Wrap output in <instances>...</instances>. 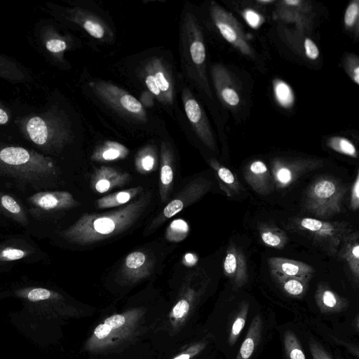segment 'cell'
I'll list each match as a JSON object with an SVG mask.
<instances>
[{
	"label": "cell",
	"mask_w": 359,
	"mask_h": 359,
	"mask_svg": "<svg viewBox=\"0 0 359 359\" xmlns=\"http://www.w3.org/2000/svg\"><path fill=\"white\" fill-rule=\"evenodd\" d=\"M58 174L55 161L37 151L16 146H0V175L36 189L48 187Z\"/></svg>",
	"instance_id": "cell-1"
},
{
	"label": "cell",
	"mask_w": 359,
	"mask_h": 359,
	"mask_svg": "<svg viewBox=\"0 0 359 359\" xmlns=\"http://www.w3.org/2000/svg\"><path fill=\"white\" fill-rule=\"evenodd\" d=\"M146 203V199L141 198L116 211L104 215H83L61 235L68 241L80 245L105 239L131 225L143 210Z\"/></svg>",
	"instance_id": "cell-2"
},
{
	"label": "cell",
	"mask_w": 359,
	"mask_h": 359,
	"mask_svg": "<svg viewBox=\"0 0 359 359\" xmlns=\"http://www.w3.org/2000/svg\"><path fill=\"white\" fill-rule=\"evenodd\" d=\"M21 126L27 138L47 152L61 149L72 135L67 118L59 111L30 116L22 122Z\"/></svg>",
	"instance_id": "cell-3"
},
{
	"label": "cell",
	"mask_w": 359,
	"mask_h": 359,
	"mask_svg": "<svg viewBox=\"0 0 359 359\" xmlns=\"http://www.w3.org/2000/svg\"><path fill=\"white\" fill-rule=\"evenodd\" d=\"M347 187L332 176L317 177L308 187L303 199L306 212L320 218L328 219L340 213Z\"/></svg>",
	"instance_id": "cell-4"
},
{
	"label": "cell",
	"mask_w": 359,
	"mask_h": 359,
	"mask_svg": "<svg viewBox=\"0 0 359 359\" xmlns=\"http://www.w3.org/2000/svg\"><path fill=\"white\" fill-rule=\"evenodd\" d=\"M182 58L191 76L198 78L201 86L211 97V93L205 76V47L203 33L196 18L190 12L184 16L181 26Z\"/></svg>",
	"instance_id": "cell-5"
},
{
	"label": "cell",
	"mask_w": 359,
	"mask_h": 359,
	"mask_svg": "<svg viewBox=\"0 0 359 359\" xmlns=\"http://www.w3.org/2000/svg\"><path fill=\"white\" fill-rule=\"evenodd\" d=\"M293 229L309 237L330 256L337 254L344 238L352 231L349 223L301 217L293 222Z\"/></svg>",
	"instance_id": "cell-6"
},
{
	"label": "cell",
	"mask_w": 359,
	"mask_h": 359,
	"mask_svg": "<svg viewBox=\"0 0 359 359\" xmlns=\"http://www.w3.org/2000/svg\"><path fill=\"white\" fill-rule=\"evenodd\" d=\"M88 86L97 97L116 111L137 121L147 120L146 111L140 101L125 90L104 81H91Z\"/></svg>",
	"instance_id": "cell-7"
},
{
	"label": "cell",
	"mask_w": 359,
	"mask_h": 359,
	"mask_svg": "<svg viewBox=\"0 0 359 359\" xmlns=\"http://www.w3.org/2000/svg\"><path fill=\"white\" fill-rule=\"evenodd\" d=\"M144 83L148 91L159 102L170 105L174 99V88L171 75L165 62L153 57L143 68Z\"/></svg>",
	"instance_id": "cell-8"
},
{
	"label": "cell",
	"mask_w": 359,
	"mask_h": 359,
	"mask_svg": "<svg viewBox=\"0 0 359 359\" xmlns=\"http://www.w3.org/2000/svg\"><path fill=\"white\" fill-rule=\"evenodd\" d=\"M210 11L214 24L223 38L242 53L252 55V50L247 42L242 27L232 14L212 1Z\"/></svg>",
	"instance_id": "cell-9"
},
{
	"label": "cell",
	"mask_w": 359,
	"mask_h": 359,
	"mask_svg": "<svg viewBox=\"0 0 359 359\" xmlns=\"http://www.w3.org/2000/svg\"><path fill=\"white\" fill-rule=\"evenodd\" d=\"M27 202L31 214L39 218L65 210L76 203L70 193L63 191H39L28 197Z\"/></svg>",
	"instance_id": "cell-10"
},
{
	"label": "cell",
	"mask_w": 359,
	"mask_h": 359,
	"mask_svg": "<svg viewBox=\"0 0 359 359\" xmlns=\"http://www.w3.org/2000/svg\"><path fill=\"white\" fill-rule=\"evenodd\" d=\"M182 100L186 116L198 137L210 149H215V139L208 118L189 88L182 90Z\"/></svg>",
	"instance_id": "cell-11"
},
{
	"label": "cell",
	"mask_w": 359,
	"mask_h": 359,
	"mask_svg": "<svg viewBox=\"0 0 359 359\" xmlns=\"http://www.w3.org/2000/svg\"><path fill=\"white\" fill-rule=\"evenodd\" d=\"M318 166L319 163L306 160L275 161L272 165L273 184L279 189L287 187L305 173Z\"/></svg>",
	"instance_id": "cell-12"
},
{
	"label": "cell",
	"mask_w": 359,
	"mask_h": 359,
	"mask_svg": "<svg viewBox=\"0 0 359 359\" xmlns=\"http://www.w3.org/2000/svg\"><path fill=\"white\" fill-rule=\"evenodd\" d=\"M224 273L235 287L243 286L248 280L247 264L242 250L235 244L229 245L223 262Z\"/></svg>",
	"instance_id": "cell-13"
},
{
	"label": "cell",
	"mask_w": 359,
	"mask_h": 359,
	"mask_svg": "<svg viewBox=\"0 0 359 359\" xmlns=\"http://www.w3.org/2000/svg\"><path fill=\"white\" fill-rule=\"evenodd\" d=\"M69 13L70 19L92 37L103 41H109L112 38V32L109 27L94 14L79 8L71 9Z\"/></svg>",
	"instance_id": "cell-14"
},
{
	"label": "cell",
	"mask_w": 359,
	"mask_h": 359,
	"mask_svg": "<svg viewBox=\"0 0 359 359\" xmlns=\"http://www.w3.org/2000/svg\"><path fill=\"white\" fill-rule=\"evenodd\" d=\"M268 264L273 276L311 279L315 271L311 266L303 262L280 257L269 258Z\"/></svg>",
	"instance_id": "cell-15"
},
{
	"label": "cell",
	"mask_w": 359,
	"mask_h": 359,
	"mask_svg": "<svg viewBox=\"0 0 359 359\" xmlns=\"http://www.w3.org/2000/svg\"><path fill=\"white\" fill-rule=\"evenodd\" d=\"M246 182L257 193L266 195L273 190V181L266 164L262 161H254L244 170Z\"/></svg>",
	"instance_id": "cell-16"
},
{
	"label": "cell",
	"mask_w": 359,
	"mask_h": 359,
	"mask_svg": "<svg viewBox=\"0 0 359 359\" xmlns=\"http://www.w3.org/2000/svg\"><path fill=\"white\" fill-rule=\"evenodd\" d=\"M358 239V232L351 231L342 241L337 254L346 263L356 283L359 278Z\"/></svg>",
	"instance_id": "cell-17"
},
{
	"label": "cell",
	"mask_w": 359,
	"mask_h": 359,
	"mask_svg": "<svg viewBox=\"0 0 359 359\" xmlns=\"http://www.w3.org/2000/svg\"><path fill=\"white\" fill-rule=\"evenodd\" d=\"M315 300L322 313H337L348 306V301L339 296L325 284H319L315 294Z\"/></svg>",
	"instance_id": "cell-18"
},
{
	"label": "cell",
	"mask_w": 359,
	"mask_h": 359,
	"mask_svg": "<svg viewBox=\"0 0 359 359\" xmlns=\"http://www.w3.org/2000/svg\"><path fill=\"white\" fill-rule=\"evenodd\" d=\"M262 331V320L260 315L257 314L250 323L236 359H250L259 344Z\"/></svg>",
	"instance_id": "cell-19"
},
{
	"label": "cell",
	"mask_w": 359,
	"mask_h": 359,
	"mask_svg": "<svg viewBox=\"0 0 359 359\" xmlns=\"http://www.w3.org/2000/svg\"><path fill=\"white\" fill-rule=\"evenodd\" d=\"M212 80L217 93L228 105L235 107L240 102V97L235 89L227 86V72L221 66H215L212 69Z\"/></svg>",
	"instance_id": "cell-20"
},
{
	"label": "cell",
	"mask_w": 359,
	"mask_h": 359,
	"mask_svg": "<svg viewBox=\"0 0 359 359\" xmlns=\"http://www.w3.org/2000/svg\"><path fill=\"white\" fill-rule=\"evenodd\" d=\"M34 253L33 248L23 241H11L0 243V266L24 259Z\"/></svg>",
	"instance_id": "cell-21"
},
{
	"label": "cell",
	"mask_w": 359,
	"mask_h": 359,
	"mask_svg": "<svg viewBox=\"0 0 359 359\" xmlns=\"http://www.w3.org/2000/svg\"><path fill=\"white\" fill-rule=\"evenodd\" d=\"M127 177L126 175H122L111 168L102 167L95 172L92 182L95 189L102 194L114 187L122 185Z\"/></svg>",
	"instance_id": "cell-22"
},
{
	"label": "cell",
	"mask_w": 359,
	"mask_h": 359,
	"mask_svg": "<svg viewBox=\"0 0 359 359\" xmlns=\"http://www.w3.org/2000/svg\"><path fill=\"white\" fill-rule=\"evenodd\" d=\"M128 152V148L122 144L109 140L97 147L91 158L97 161H111L124 158Z\"/></svg>",
	"instance_id": "cell-23"
},
{
	"label": "cell",
	"mask_w": 359,
	"mask_h": 359,
	"mask_svg": "<svg viewBox=\"0 0 359 359\" xmlns=\"http://www.w3.org/2000/svg\"><path fill=\"white\" fill-rule=\"evenodd\" d=\"M0 212L22 226L28 224V217L22 206L13 196L0 192Z\"/></svg>",
	"instance_id": "cell-24"
},
{
	"label": "cell",
	"mask_w": 359,
	"mask_h": 359,
	"mask_svg": "<svg viewBox=\"0 0 359 359\" xmlns=\"http://www.w3.org/2000/svg\"><path fill=\"white\" fill-rule=\"evenodd\" d=\"M210 165L217 172L221 189L228 196H232L240 191L242 187L229 169L221 165L215 160L210 161Z\"/></svg>",
	"instance_id": "cell-25"
},
{
	"label": "cell",
	"mask_w": 359,
	"mask_h": 359,
	"mask_svg": "<svg viewBox=\"0 0 359 359\" xmlns=\"http://www.w3.org/2000/svg\"><path fill=\"white\" fill-rule=\"evenodd\" d=\"M273 278L286 294L294 297H301L305 294L310 280L286 276H273Z\"/></svg>",
	"instance_id": "cell-26"
},
{
	"label": "cell",
	"mask_w": 359,
	"mask_h": 359,
	"mask_svg": "<svg viewBox=\"0 0 359 359\" xmlns=\"http://www.w3.org/2000/svg\"><path fill=\"white\" fill-rule=\"evenodd\" d=\"M259 234L262 242L272 248H283L287 241L285 233L276 227L264 226L260 228Z\"/></svg>",
	"instance_id": "cell-27"
},
{
	"label": "cell",
	"mask_w": 359,
	"mask_h": 359,
	"mask_svg": "<svg viewBox=\"0 0 359 359\" xmlns=\"http://www.w3.org/2000/svg\"><path fill=\"white\" fill-rule=\"evenodd\" d=\"M249 311V303L243 302L241 304L239 309L231 325L228 337V344L232 346L238 340L241 332L245 327Z\"/></svg>",
	"instance_id": "cell-28"
},
{
	"label": "cell",
	"mask_w": 359,
	"mask_h": 359,
	"mask_svg": "<svg viewBox=\"0 0 359 359\" xmlns=\"http://www.w3.org/2000/svg\"><path fill=\"white\" fill-rule=\"evenodd\" d=\"M139 189V188H134L104 196L97 201V207L108 208L125 204L138 193Z\"/></svg>",
	"instance_id": "cell-29"
},
{
	"label": "cell",
	"mask_w": 359,
	"mask_h": 359,
	"mask_svg": "<svg viewBox=\"0 0 359 359\" xmlns=\"http://www.w3.org/2000/svg\"><path fill=\"white\" fill-rule=\"evenodd\" d=\"M283 344L287 359H306L298 338L292 332H285Z\"/></svg>",
	"instance_id": "cell-30"
},
{
	"label": "cell",
	"mask_w": 359,
	"mask_h": 359,
	"mask_svg": "<svg viewBox=\"0 0 359 359\" xmlns=\"http://www.w3.org/2000/svg\"><path fill=\"white\" fill-rule=\"evenodd\" d=\"M273 93L276 101L281 107L289 108L292 106L294 100V93L287 83L280 79L274 80Z\"/></svg>",
	"instance_id": "cell-31"
},
{
	"label": "cell",
	"mask_w": 359,
	"mask_h": 359,
	"mask_svg": "<svg viewBox=\"0 0 359 359\" xmlns=\"http://www.w3.org/2000/svg\"><path fill=\"white\" fill-rule=\"evenodd\" d=\"M126 318L123 316L116 314L107 318L104 323L98 325L94 330L97 338L102 339L109 335L114 330L118 329L123 325Z\"/></svg>",
	"instance_id": "cell-32"
},
{
	"label": "cell",
	"mask_w": 359,
	"mask_h": 359,
	"mask_svg": "<svg viewBox=\"0 0 359 359\" xmlns=\"http://www.w3.org/2000/svg\"><path fill=\"white\" fill-rule=\"evenodd\" d=\"M327 144L334 151L353 158H358L355 145L348 139L342 137H332L328 139Z\"/></svg>",
	"instance_id": "cell-33"
},
{
	"label": "cell",
	"mask_w": 359,
	"mask_h": 359,
	"mask_svg": "<svg viewBox=\"0 0 359 359\" xmlns=\"http://www.w3.org/2000/svg\"><path fill=\"white\" fill-rule=\"evenodd\" d=\"M162 166L161 168V182L164 187L171 184L173 180V171L170 166L171 154L164 142L161 144Z\"/></svg>",
	"instance_id": "cell-34"
},
{
	"label": "cell",
	"mask_w": 359,
	"mask_h": 359,
	"mask_svg": "<svg viewBox=\"0 0 359 359\" xmlns=\"http://www.w3.org/2000/svg\"><path fill=\"white\" fill-rule=\"evenodd\" d=\"M0 77L11 80H22L25 76L17 65L0 56Z\"/></svg>",
	"instance_id": "cell-35"
},
{
	"label": "cell",
	"mask_w": 359,
	"mask_h": 359,
	"mask_svg": "<svg viewBox=\"0 0 359 359\" xmlns=\"http://www.w3.org/2000/svg\"><path fill=\"white\" fill-rule=\"evenodd\" d=\"M189 231L188 224L182 219L175 220L170 224L167 237L171 241H180Z\"/></svg>",
	"instance_id": "cell-36"
},
{
	"label": "cell",
	"mask_w": 359,
	"mask_h": 359,
	"mask_svg": "<svg viewBox=\"0 0 359 359\" xmlns=\"http://www.w3.org/2000/svg\"><path fill=\"white\" fill-rule=\"evenodd\" d=\"M155 156L152 148L147 147L142 149L137 158V164L144 171H151L155 164Z\"/></svg>",
	"instance_id": "cell-37"
},
{
	"label": "cell",
	"mask_w": 359,
	"mask_h": 359,
	"mask_svg": "<svg viewBox=\"0 0 359 359\" xmlns=\"http://www.w3.org/2000/svg\"><path fill=\"white\" fill-rule=\"evenodd\" d=\"M359 15V2L358 0L352 1L346 8L344 14V25L347 28L354 27L357 23Z\"/></svg>",
	"instance_id": "cell-38"
},
{
	"label": "cell",
	"mask_w": 359,
	"mask_h": 359,
	"mask_svg": "<svg viewBox=\"0 0 359 359\" xmlns=\"http://www.w3.org/2000/svg\"><path fill=\"white\" fill-rule=\"evenodd\" d=\"M52 294L50 290L42 287H34L25 292V297L34 302L48 299Z\"/></svg>",
	"instance_id": "cell-39"
},
{
	"label": "cell",
	"mask_w": 359,
	"mask_h": 359,
	"mask_svg": "<svg viewBox=\"0 0 359 359\" xmlns=\"http://www.w3.org/2000/svg\"><path fill=\"white\" fill-rule=\"evenodd\" d=\"M145 255L140 251L130 253L126 259V266L130 269H137L144 264Z\"/></svg>",
	"instance_id": "cell-40"
},
{
	"label": "cell",
	"mask_w": 359,
	"mask_h": 359,
	"mask_svg": "<svg viewBox=\"0 0 359 359\" xmlns=\"http://www.w3.org/2000/svg\"><path fill=\"white\" fill-rule=\"evenodd\" d=\"M46 49L54 54L64 52L67 48V42L61 38H51L46 42Z\"/></svg>",
	"instance_id": "cell-41"
},
{
	"label": "cell",
	"mask_w": 359,
	"mask_h": 359,
	"mask_svg": "<svg viewBox=\"0 0 359 359\" xmlns=\"http://www.w3.org/2000/svg\"><path fill=\"white\" fill-rule=\"evenodd\" d=\"M309 348L313 359H332L329 353L315 340L310 341Z\"/></svg>",
	"instance_id": "cell-42"
},
{
	"label": "cell",
	"mask_w": 359,
	"mask_h": 359,
	"mask_svg": "<svg viewBox=\"0 0 359 359\" xmlns=\"http://www.w3.org/2000/svg\"><path fill=\"white\" fill-rule=\"evenodd\" d=\"M350 207L355 211L359 208V172H357L355 179L351 190Z\"/></svg>",
	"instance_id": "cell-43"
},
{
	"label": "cell",
	"mask_w": 359,
	"mask_h": 359,
	"mask_svg": "<svg viewBox=\"0 0 359 359\" xmlns=\"http://www.w3.org/2000/svg\"><path fill=\"white\" fill-rule=\"evenodd\" d=\"M346 69L348 74L353 81L357 84H359V66L358 60L356 57L353 56L348 58L346 61Z\"/></svg>",
	"instance_id": "cell-44"
},
{
	"label": "cell",
	"mask_w": 359,
	"mask_h": 359,
	"mask_svg": "<svg viewBox=\"0 0 359 359\" xmlns=\"http://www.w3.org/2000/svg\"><path fill=\"white\" fill-rule=\"evenodd\" d=\"M243 17L247 23L252 28H257L262 22L263 18L255 11L247 9L243 12Z\"/></svg>",
	"instance_id": "cell-45"
},
{
	"label": "cell",
	"mask_w": 359,
	"mask_h": 359,
	"mask_svg": "<svg viewBox=\"0 0 359 359\" xmlns=\"http://www.w3.org/2000/svg\"><path fill=\"white\" fill-rule=\"evenodd\" d=\"M184 208L183 202L180 199L171 201L164 208L163 215L167 218H170L177 215Z\"/></svg>",
	"instance_id": "cell-46"
},
{
	"label": "cell",
	"mask_w": 359,
	"mask_h": 359,
	"mask_svg": "<svg viewBox=\"0 0 359 359\" xmlns=\"http://www.w3.org/2000/svg\"><path fill=\"white\" fill-rule=\"evenodd\" d=\"M305 53L308 58L314 60L319 56V50L316 44L309 38H306L304 43Z\"/></svg>",
	"instance_id": "cell-47"
},
{
	"label": "cell",
	"mask_w": 359,
	"mask_h": 359,
	"mask_svg": "<svg viewBox=\"0 0 359 359\" xmlns=\"http://www.w3.org/2000/svg\"><path fill=\"white\" fill-rule=\"evenodd\" d=\"M189 304L185 299L180 300L172 309V316L175 318L184 317L189 311Z\"/></svg>",
	"instance_id": "cell-48"
},
{
	"label": "cell",
	"mask_w": 359,
	"mask_h": 359,
	"mask_svg": "<svg viewBox=\"0 0 359 359\" xmlns=\"http://www.w3.org/2000/svg\"><path fill=\"white\" fill-rule=\"evenodd\" d=\"M154 96L148 91L144 92L140 97L141 104L144 107H151L153 105L152 98Z\"/></svg>",
	"instance_id": "cell-49"
},
{
	"label": "cell",
	"mask_w": 359,
	"mask_h": 359,
	"mask_svg": "<svg viewBox=\"0 0 359 359\" xmlns=\"http://www.w3.org/2000/svg\"><path fill=\"white\" fill-rule=\"evenodd\" d=\"M185 262L187 263L188 265L192 266L195 264L197 262L196 257L193 254H187L184 257Z\"/></svg>",
	"instance_id": "cell-50"
},
{
	"label": "cell",
	"mask_w": 359,
	"mask_h": 359,
	"mask_svg": "<svg viewBox=\"0 0 359 359\" xmlns=\"http://www.w3.org/2000/svg\"><path fill=\"white\" fill-rule=\"evenodd\" d=\"M8 121V116L6 111L0 108V124H6Z\"/></svg>",
	"instance_id": "cell-51"
},
{
	"label": "cell",
	"mask_w": 359,
	"mask_h": 359,
	"mask_svg": "<svg viewBox=\"0 0 359 359\" xmlns=\"http://www.w3.org/2000/svg\"><path fill=\"white\" fill-rule=\"evenodd\" d=\"M283 3L287 4V6H297L301 3L299 0H285Z\"/></svg>",
	"instance_id": "cell-52"
},
{
	"label": "cell",
	"mask_w": 359,
	"mask_h": 359,
	"mask_svg": "<svg viewBox=\"0 0 359 359\" xmlns=\"http://www.w3.org/2000/svg\"><path fill=\"white\" fill-rule=\"evenodd\" d=\"M190 355L187 353L182 354L175 358L174 359H189Z\"/></svg>",
	"instance_id": "cell-53"
},
{
	"label": "cell",
	"mask_w": 359,
	"mask_h": 359,
	"mask_svg": "<svg viewBox=\"0 0 359 359\" xmlns=\"http://www.w3.org/2000/svg\"><path fill=\"white\" fill-rule=\"evenodd\" d=\"M257 2L261 4H270L274 2L273 0H257Z\"/></svg>",
	"instance_id": "cell-54"
}]
</instances>
